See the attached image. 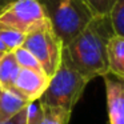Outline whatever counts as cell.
Here are the masks:
<instances>
[{
  "mask_svg": "<svg viewBox=\"0 0 124 124\" xmlns=\"http://www.w3.org/2000/svg\"><path fill=\"white\" fill-rule=\"evenodd\" d=\"M3 55H4V54H0V60H1V57H3Z\"/></svg>",
  "mask_w": 124,
  "mask_h": 124,
  "instance_id": "cell-19",
  "label": "cell"
},
{
  "mask_svg": "<svg viewBox=\"0 0 124 124\" xmlns=\"http://www.w3.org/2000/svg\"><path fill=\"white\" fill-rule=\"evenodd\" d=\"M39 3L63 47L71 43L95 16L83 0H39Z\"/></svg>",
  "mask_w": 124,
  "mask_h": 124,
  "instance_id": "cell-2",
  "label": "cell"
},
{
  "mask_svg": "<svg viewBox=\"0 0 124 124\" xmlns=\"http://www.w3.org/2000/svg\"><path fill=\"white\" fill-rule=\"evenodd\" d=\"M6 52H8V51H7L6 46L3 44V41L0 40V54H6Z\"/></svg>",
  "mask_w": 124,
  "mask_h": 124,
  "instance_id": "cell-18",
  "label": "cell"
},
{
  "mask_svg": "<svg viewBox=\"0 0 124 124\" xmlns=\"http://www.w3.org/2000/svg\"><path fill=\"white\" fill-rule=\"evenodd\" d=\"M105 97L109 124H124V80L105 75Z\"/></svg>",
  "mask_w": 124,
  "mask_h": 124,
  "instance_id": "cell-7",
  "label": "cell"
},
{
  "mask_svg": "<svg viewBox=\"0 0 124 124\" xmlns=\"http://www.w3.org/2000/svg\"><path fill=\"white\" fill-rule=\"evenodd\" d=\"M0 124H28V119H27V105L20 111L19 113L14 116V117L8 119V120L0 121Z\"/></svg>",
  "mask_w": 124,
  "mask_h": 124,
  "instance_id": "cell-16",
  "label": "cell"
},
{
  "mask_svg": "<svg viewBox=\"0 0 124 124\" xmlns=\"http://www.w3.org/2000/svg\"><path fill=\"white\" fill-rule=\"evenodd\" d=\"M83 1L89 7L95 16L109 15L113 4L116 3V0H83Z\"/></svg>",
  "mask_w": 124,
  "mask_h": 124,
  "instance_id": "cell-15",
  "label": "cell"
},
{
  "mask_svg": "<svg viewBox=\"0 0 124 124\" xmlns=\"http://www.w3.org/2000/svg\"><path fill=\"white\" fill-rule=\"evenodd\" d=\"M88 83L89 81L85 78L62 57L59 68L49 79L46 91L38 101L47 108H59L72 112Z\"/></svg>",
  "mask_w": 124,
  "mask_h": 124,
  "instance_id": "cell-3",
  "label": "cell"
},
{
  "mask_svg": "<svg viewBox=\"0 0 124 124\" xmlns=\"http://www.w3.org/2000/svg\"><path fill=\"white\" fill-rule=\"evenodd\" d=\"M31 52L49 79L57 71L63 57V43L51 28L48 20L25 35L23 46Z\"/></svg>",
  "mask_w": 124,
  "mask_h": 124,
  "instance_id": "cell-4",
  "label": "cell"
},
{
  "mask_svg": "<svg viewBox=\"0 0 124 124\" xmlns=\"http://www.w3.org/2000/svg\"><path fill=\"white\" fill-rule=\"evenodd\" d=\"M48 83L49 78L41 70L20 68L12 89L16 91L27 103H35L44 93Z\"/></svg>",
  "mask_w": 124,
  "mask_h": 124,
  "instance_id": "cell-6",
  "label": "cell"
},
{
  "mask_svg": "<svg viewBox=\"0 0 124 124\" xmlns=\"http://www.w3.org/2000/svg\"><path fill=\"white\" fill-rule=\"evenodd\" d=\"M19 64L15 59L14 52H6L0 60V87L3 88H12L19 73Z\"/></svg>",
  "mask_w": 124,
  "mask_h": 124,
  "instance_id": "cell-11",
  "label": "cell"
},
{
  "mask_svg": "<svg viewBox=\"0 0 124 124\" xmlns=\"http://www.w3.org/2000/svg\"><path fill=\"white\" fill-rule=\"evenodd\" d=\"M24 39H25V33L12 30V28L0 27V40L3 41V44L6 46L8 52H12L16 48L22 47L23 43H24Z\"/></svg>",
  "mask_w": 124,
  "mask_h": 124,
  "instance_id": "cell-12",
  "label": "cell"
},
{
  "mask_svg": "<svg viewBox=\"0 0 124 124\" xmlns=\"http://www.w3.org/2000/svg\"><path fill=\"white\" fill-rule=\"evenodd\" d=\"M115 35L108 15L93 16L89 24L63 48V57L88 81L108 75L107 46Z\"/></svg>",
  "mask_w": 124,
  "mask_h": 124,
  "instance_id": "cell-1",
  "label": "cell"
},
{
  "mask_svg": "<svg viewBox=\"0 0 124 124\" xmlns=\"http://www.w3.org/2000/svg\"><path fill=\"white\" fill-rule=\"evenodd\" d=\"M46 22L39 0H15L0 12V27L12 28L25 35Z\"/></svg>",
  "mask_w": 124,
  "mask_h": 124,
  "instance_id": "cell-5",
  "label": "cell"
},
{
  "mask_svg": "<svg viewBox=\"0 0 124 124\" xmlns=\"http://www.w3.org/2000/svg\"><path fill=\"white\" fill-rule=\"evenodd\" d=\"M108 75L124 80V36L113 35L107 46Z\"/></svg>",
  "mask_w": 124,
  "mask_h": 124,
  "instance_id": "cell-8",
  "label": "cell"
},
{
  "mask_svg": "<svg viewBox=\"0 0 124 124\" xmlns=\"http://www.w3.org/2000/svg\"><path fill=\"white\" fill-rule=\"evenodd\" d=\"M15 0H0V12L3 11L4 8H7V7L9 6L11 3H14Z\"/></svg>",
  "mask_w": 124,
  "mask_h": 124,
  "instance_id": "cell-17",
  "label": "cell"
},
{
  "mask_svg": "<svg viewBox=\"0 0 124 124\" xmlns=\"http://www.w3.org/2000/svg\"><path fill=\"white\" fill-rule=\"evenodd\" d=\"M40 105V104H39ZM70 111L59 108H47L40 105V109L35 116H28V124H67L71 119Z\"/></svg>",
  "mask_w": 124,
  "mask_h": 124,
  "instance_id": "cell-10",
  "label": "cell"
},
{
  "mask_svg": "<svg viewBox=\"0 0 124 124\" xmlns=\"http://www.w3.org/2000/svg\"><path fill=\"white\" fill-rule=\"evenodd\" d=\"M15 55L17 64L20 68H30V70H41L40 64L38 63V60L35 59L32 54L28 49H25L24 47H19L15 51H12ZM43 71V70H41Z\"/></svg>",
  "mask_w": 124,
  "mask_h": 124,
  "instance_id": "cell-14",
  "label": "cell"
},
{
  "mask_svg": "<svg viewBox=\"0 0 124 124\" xmlns=\"http://www.w3.org/2000/svg\"><path fill=\"white\" fill-rule=\"evenodd\" d=\"M27 104L30 103L25 101L16 91L0 87V121L14 117Z\"/></svg>",
  "mask_w": 124,
  "mask_h": 124,
  "instance_id": "cell-9",
  "label": "cell"
},
{
  "mask_svg": "<svg viewBox=\"0 0 124 124\" xmlns=\"http://www.w3.org/2000/svg\"><path fill=\"white\" fill-rule=\"evenodd\" d=\"M108 16L113 33L117 36H124V0H116Z\"/></svg>",
  "mask_w": 124,
  "mask_h": 124,
  "instance_id": "cell-13",
  "label": "cell"
}]
</instances>
